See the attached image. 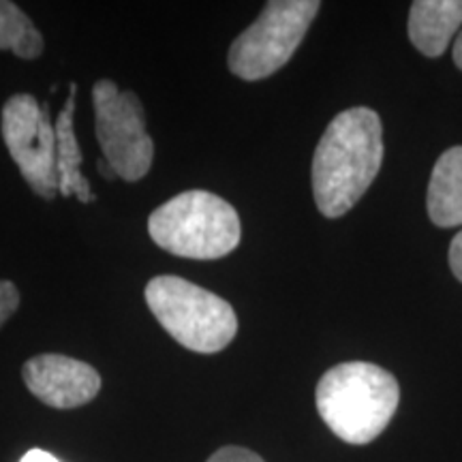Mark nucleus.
I'll use <instances>...</instances> for the list:
<instances>
[{
    "instance_id": "1",
    "label": "nucleus",
    "mask_w": 462,
    "mask_h": 462,
    "mask_svg": "<svg viewBox=\"0 0 462 462\" xmlns=\"http://www.w3.org/2000/svg\"><path fill=\"white\" fill-rule=\"evenodd\" d=\"M383 161V129L377 112L351 107L328 125L313 157V195L321 215L337 218L354 208Z\"/></svg>"
},
{
    "instance_id": "2",
    "label": "nucleus",
    "mask_w": 462,
    "mask_h": 462,
    "mask_svg": "<svg viewBox=\"0 0 462 462\" xmlns=\"http://www.w3.org/2000/svg\"><path fill=\"white\" fill-rule=\"evenodd\" d=\"M317 411L338 439L364 446L377 439L394 418L401 388L394 374L368 362H345L317 383Z\"/></svg>"
},
{
    "instance_id": "3",
    "label": "nucleus",
    "mask_w": 462,
    "mask_h": 462,
    "mask_svg": "<svg viewBox=\"0 0 462 462\" xmlns=\"http://www.w3.org/2000/svg\"><path fill=\"white\" fill-rule=\"evenodd\" d=\"M154 245L187 259H221L238 248L242 225L236 208L208 190H187L148 218Z\"/></svg>"
},
{
    "instance_id": "4",
    "label": "nucleus",
    "mask_w": 462,
    "mask_h": 462,
    "mask_svg": "<svg viewBox=\"0 0 462 462\" xmlns=\"http://www.w3.org/2000/svg\"><path fill=\"white\" fill-rule=\"evenodd\" d=\"M146 304L163 330L195 354H218L238 334L234 306L180 276H154Z\"/></svg>"
},
{
    "instance_id": "5",
    "label": "nucleus",
    "mask_w": 462,
    "mask_h": 462,
    "mask_svg": "<svg viewBox=\"0 0 462 462\" xmlns=\"http://www.w3.org/2000/svg\"><path fill=\"white\" fill-rule=\"evenodd\" d=\"M319 0H270L262 15L231 43L229 71L246 82L270 78L287 65L319 14Z\"/></svg>"
},
{
    "instance_id": "6",
    "label": "nucleus",
    "mask_w": 462,
    "mask_h": 462,
    "mask_svg": "<svg viewBox=\"0 0 462 462\" xmlns=\"http://www.w3.org/2000/svg\"><path fill=\"white\" fill-rule=\"evenodd\" d=\"M92 106L103 161L120 180H142L152 167L154 142L146 131V112L140 97L120 90L112 79H99L92 86Z\"/></svg>"
},
{
    "instance_id": "7",
    "label": "nucleus",
    "mask_w": 462,
    "mask_h": 462,
    "mask_svg": "<svg viewBox=\"0 0 462 462\" xmlns=\"http://www.w3.org/2000/svg\"><path fill=\"white\" fill-rule=\"evenodd\" d=\"M0 133L28 187L39 198L56 199V129L50 120L48 106H42L26 92L14 95L3 106Z\"/></svg>"
},
{
    "instance_id": "8",
    "label": "nucleus",
    "mask_w": 462,
    "mask_h": 462,
    "mask_svg": "<svg viewBox=\"0 0 462 462\" xmlns=\"http://www.w3.org/2000/svg\"><path fill=\"white\" fill-rule=\"evenodd\" d=\"M22 379L32 396L54 409L84 407L101 390V374L90 364L60 354L31 357Z\"/></svg>"
},
{
    "instance_id": "9",
    "label": "nucleus",
    "mask_w": 462,
    "mask_h": 462,
    "mask_svg": "<svg viewBox=\"0 0 462 462\" xmlns=\"http://www.w3.org/2000/svg\"><path fill=\"white\" fill-rule=\"evenodd\" d=\"M462 24V0H415L409 11V39L421 54L441 56Z\"/></svg>"
},
{
    "instance_id": "10",
    "label": "nucleus",
    "mask_w": 462,
    "mask_h": 462,
    "mask_svg": "<svg viewBox=\"0 0 462 462\" xmlns=\"http://www.w3.org/2000/svg\"><path fill=\"white\" fill-rule=\"evenodd\" d=\"M75 99H78V84H69V97L60 116H58L56 129V165H58V193L62 198L75 195L82 204H92L95 193H92L88 180L82 173L84 154L79 150L78 137H75Z\"/></svg>"
},
{
    "instance_id": "11",
    "label": "nucleus",
    "mask_w": 462,
    "mask_h": 462,
    "mask_svg": "<svg viewBox=\"0 0 462 462\" xmlns=\"http://www.w3.org/2000/svg\"><path fill=\"white\" fill-rule=\"evenodd\" d=\"M426 208L437 227L462 225V146L446 150L432 167Z\"/></svg>"
},
{
    "instance_id": "12",
    "label": "nucleus",
    "mask_w": 462,
    "mask_h": 462,
    "mask_svg": "<svg viewBox=\"0 0 462 462\" xmlns=\"http://www.w3.org/2000/svg\"><path fill=\"white\" fill-rule=\"evenodd\" d=\"M43 34L17 5L0 0V50L14 51L22 60H34L43 54Z\"/></svg>"
},
{
    "instance_id": "13",
    "label": "nucleus",
    "mask_w": 462,
    "mask_h": 462,
    "mask_svg": "<svg viewBox=\"0 0 462 462\" xmlns=\"http://www.w3.org/2000/svg\"><path fill=\"white\" fill-rule=\"evenodd\" d=\"M20 309V291L11 281H0V328Z\"/></svg>"
},
{
    "instance_id": "14",
    "label": "nucleus",
    "mask_w": 462,
    "mask_h": 462,
    "mask_svg": "<svg viewBox=\"0 0 462 462\" xmlns=\"http://www.w3.org/2000/svg\"><path fill=\"white\" fill-rule=\"evenodd\" d=\"M208 462H265L262 456L251 452L246 448H238V446H227L217 449L215 454L208 458Z\"/></svg>"
},
{
    "instance_id": "15",
    "label": "nucleus",
    "mask_w": 462,
    "mask_h": 462,
    "mask_svg": "<svg viewBox=\"0 0 462 462\" xmlns=\"http://www.w3.org/2000/svg\"><path fill=\"white\" fill-rule=\"evenodd\" d=\"M449 265H452V273L456 279L462 282V231L456 234L452 245H449Z\"/></svg>"
},
{
    "instance_id": "16",
    "label": "nucleus",
    "mask_w": 462,
    "mask_h": 462,
    "mask_svg": "<svg viewBox=\"0 0 462 462\" xmlns=\"http://www.w3.org/2000/svg\"><path fill=\"white\" fill-rule=\"evenodd\" d=\"M20 462H60L56 456H51L50 452H43V449H31L22 456Z\"/></svg>"
},
{
    "instance_id": "17",
    "label": "nucleus",
    "mask_w": 462,
    "mask_h": 462,
    "mask_svg": "<svg viewBox=\"0 0 462 462\" xmlns=\"http://www.w3.org/2000/svg\"><path fill=\"white\" fill-rule=\"evenodd\" d=\"M454 62H456V67L462 71V32L458 34V39H456V43H454Z\"/></svg>"
},
{
    "instance_id": "18",
    "label": "nucleus",
    "mask_w": 462,
    "mask_h": 462,
    "mask_svg": "<svg viewBox=\"0 0 462 462\" xmlns=\"http://www.w3.org/2000/svg\"><path fill=\"white\" fill-rule=\"evenodd\" d=\"M97 170H99V171L103 173V176L107 178V180H114V178H116V173L112 171V167H109V165L106 163V161H99V165H97Z\"/></svg>"
}]
</instances>
